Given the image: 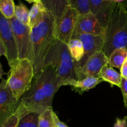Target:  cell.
Instances as JSON below:
<instances>
[{
	"label": "cell",
	"mask_w": 127,
	"mask_h": 127,
	"mask_svg": "<svg viewBox=\"0 0 127 127\" xmlns=\"http://www.w3.org/2000/svg\"><path fill=\"white\" fill-rule=\"evenodd\" d=\"M68 49L74 62H80L84 55V49L81 41L78 38L72 37L68 43Z\"/></svg>",
	"instance_id": "ac0fdd59"
},
{
	"label": "cell",
	"mask_w": 127,
	"mask_h": 127,
	"mask_svg": "<svg viewBox=\"0 0 127 127\" xmlns=\"http://www.w3.org/2000/svg\"><path fill=\"white\" fill-rule=\"evenodd\" d=\"M124 3H125V6H126V7H127V1H126V2H124Z\"/></svg>",
	"instance_id": "d6a6232c"
},
{
	"label": "cell",
	"mask_w": 127,
	"mask_h": 127,
	"mask_svg": "<svg viewBox=\"0 0 127 127\" xmlns=\"http://www.w3.org/2000/svg\"><path fill=\"white\" fill-rule=\"evenodd\" d=\"M25 1H27L29 3H32V2H38V1H41L42 0H25Z\"/></svg>",
	"instance_id": "4dcf8cb0"
},
{
	"label": "cell",
	"mask_w": 127,
	"mask_h": 127,
	"mask_svg": "<svg viewBox=\"0 0 127 127\" xmlns=\"http://www.w3.org/2000/svg\"><path fill=\"white\" fill-rule=\"evenodd\" d=\"M47 11L54 16L56 21L63 16L69 5V0H42Z\"/></svg>",
	"instance_id": "9a60e30c"
},
{
	"label": "cell",
	"mask_w": 127,
	"mask_h": 127,
	"mask_svg": "<svg viewBox=\"0 0 127 127\" xmlns=\"http://www.w3.org/2000/svg\"><path fill=\"white\" fill-rule=\"evenodd\" d=\"M53 115L56 127H68L64 123H63V122H62L59 119H58V116H57V115L55 114V112L54 111H53Z\"/></svg>",
	"instance_id": "83f0119b"
},
{
	"label": "cell",
	"mask_w": 127,
	"mask_h": 127,
	"mask_svg": "<svg viewBox=\"0 0 127 127\" xmlns=\"http://www.w3.org/2000/svg\"><path fill=\"white\" fill-rule=\"evenodd\" d=\"M102 81H103L99 77L89 76L81 80L74 79L69 81L66 83L65 86H71L72 90L79 94H82L84 92L95 88Z\"/></svg>",
	"instance_id": "5bb4252c"
},
{
	"label": "cell",
	"mask_w": 127,
	"mask_h": 127,
	"mask_svg": "<svg viewBox=\"0 0 127 127\" xmlns=\"http://www.w3.org/2000/svg\"><path fill=\"white\" fill-rule=\"evenodd\" d=\"M14 17L22 23L29 26V11L22 2L15 6Z\"/></svg>",
	"instance_id": "7402d4cb"
},
{
	"label": "cell",
	"mask_w": 127,
	"mask_h": 127,
	"mask_svg": "<svg viewBox=\"0 0 127 127\" xmlns=\"http://www.w3.org/2000/svg\"><path fill=\"white\" fill-rule=\"evenodd\" d=\"M114 127H127V116L124 117L123 119L117 118Z\"/></svg>",
	"instance_id": "4316f807"
},
{
	"label": "cell",
	"mask_w": 127,
	"mask_h": 127,
	"mask_svg": "<svg viewBox=\"0 0 127 127\" xmlns=\"http://www.w3.org/2000/svg\"><path fill=\"white\" fill-rule=\"evenodd\" d=\"M104 32L105 26L102 24L94 14L90 12L79 15L73 35L80 33L104 35Z\"/></svg>",
	"instance_id": "7c38bea8"
},
{
	"label": "cell",
	"mask_w": 127,
	"mask_h": 127,
	"mask_svg": "<svg viewBox=\"0 0 127 127\" xmlns=\"http://www.w3.org/2000/svg\"><path fill=\"white\" fill-rule=\"evenodd\" d=\"M122 93L123 98H124V105L127 109V79L122 78L121 86H120Z\"/></svg>",
	"instance_id": "484cf974"
},
{
	"label": "cell",
	"mask_w": 127,
	"mask_h": 127,
	"mask_svg": "<svg viewBox=\"0 0 127 127\" xmlns=\"http://www.w3.org/2000/svg\"><path fill=\"white\" fill-rule=\"evenodd\" d=\"M20 102L21 99L14 95L7 80L2 79L0 84V124L16 112Z\"/></svg>",
	"instance_id": "9c48e42d"
},
{
	"label": "cell",
	"mask_w": 127,
	"mask_h": 127,
	"mask_svg": "<svg viewBox=\"0 0 127 127\" xmlns=\"http://www.w3.org/2000/svg\"><path fill=\"white\" fill-rule=\"evenodd\" d=\"M15 6L14 0H0L1 14L9 20L15 16Z\"/></svg>",
	"instance_id": "ffe728a7"
},
{
	"label": "cell",
	"mask_w": 127,
	"mask_h": 127,
	"mask_svg": "<svg viewBox=\"0 0 127 127\" xmlns=\"http://www.w3.org/2000/svg\"><path fill=\"white\" fill-rule=\"evenodd\" d=\"M71 7L75 9L79 14L90 12V0H69Z\"/></svg>",
	"instance_id": "cb8c5ba5"
},
{
	"label": "cell",
	"mask_w": 127,
	"mask_h": 127,
	"mask_svg": "<svg viewBox=\"0 0 127 127\" xmlns=\"http://www.w3.org/2000/svg\"><path fill=\"white\" fill-rule=\"evenodd\" d=\"M47 11L42 1L33 3L29 11V26L31 29L42 19Z\"/></svg>",
	"instance_id": "e0dca14e"
},
{
	"label": "cell",
	"mask_w": 127,
	"mask_h": 127,
	"mask_svg": "<svg viewBox=\"0 0 127 127\" xmlns=\"http://www.w3.org/2000/svg\"><path fill=\"white\" fill-rule=\"evenodd\" d=\"M62 83L51 66H47L35 76L31 88L21 98L16 112L20 119L31 113L40 114L52 109L53 97Z\"/></svg>",
	"instance_id": "6da1fadb"
},
{
	"label": "cell",
	"mask_w": 127,
	"mask_h": 127,
	"mask_svg": "<svg viewBox=\"0 0 127 127\" xmlns=\"http://www.w3.org/2000/svg\"><path fill=\"white\" fill-rule=\"evenodd\" d=\"M55 21L54 16L47 11L42 19L31 29L35 76L44 68L46 57L56 40Z\"/></svg>",
	"instance_id": "7a4b0ae2"
},
{
	"label": "cell",
	"mask_w": 127,
	"mask_h": 127,
	"mask_svg": "<svg viewBox=\"0 0 127 127\" xmlns=\"http://www.w3.org/2000/svg\"><path fill=\"white\" fill-rule=\"evenodd\" d=\"M72 37H76L80 40L83 44L84 49V55L80 62L76 63V68H81L86 62V61L93 56L94 53L99 51L102 50L104 44V35H95L87 33H80L73 35Z\"/></svg>",
	"instance_id": "8fae6325"
},
{
	"label": "cell",
	"mask_w": 127,
	"mask_h": 127,
	"mask_svg": "<svg viewBox=\"0 0 127 127\" xmlns=\"http://www.w3.org/2000/svg\"><path fill=\"white\" fill-rule=\"evenodd\" d=\"M16 41L19 58L28 59L33 63V54L31 40V28L14 17L10 20Z\"/></svg>",
	"instance_id": "8992f818"
},
{
	"label": "cell",
	"mask_w": 127,
	"mask_h": 127,
	"mask_svg": "<svg viewBox=\"0 0 127 127\" xmlns=\"http://www.w3.org/2000/svg\"><path fill=\"white\" fill-rule=\"evenodd\" d=\"M107 64H109V58L102 50L99 51L90 57L84 66L76 68V74L78 80L89 76L99 77L100 71Z\"/></svg>",
	"instance_id": "30bf717a"
},
{
	"label": "cell",
	"mask_w": 127,
	"mask_h": 127,
	"mask_svg": "<svg viewBox=\"0 0 127 127\" xmlns=\"http://www.w3.org/2000/svg\"><path fill=\"white\" fill-rule=\"evenodd\" d=\"M0 41L2 42L7 52V59L10 68L14 66L19 61L16 41L12 31L10 20L0 15Z\"/></svg>",
	"instance_id": "52a82bcc"
},
{
	"label": "cell",
	"mask_w": 127,
	"mask_h": 127,
	"mask_svg": "<svg viewBox=\"0 0 127 127\" xmlns=\"http://www.w3.org/2000/svg\"><path fill=\"white\" fill-rule=\"evenodd\" d=\"M20 118L16 112L0 124V127H17Z\"/></svg>",
	"instance_id": "d4e9b609"
},
{
	"label": "cell",
	"mask_w": 127,
	"mask_h": 127,
	"mask_svg": "<svg viewBox=\"0 0 127 127\" xmlns=\"http://www.w3.org/2000/svg\"><path fill=\"white\" fill-rule=\"evenodd\" d=\"M79 15L75 9L69 6L63 16L55 21V35L57 40L68 45L73 35Z\"/></svg>",
	"instance_id": "ba28073f"
},
{
	"label": "cell",
	"mask_w": 127,
	"mask_h": 127,
	"mask_svg": "<svg viewBox=\"0 0 127 127\" xmlns=\"http://www.w3.org/2000/svg\"><path fill=\"white\" fill-rule=\"evenodd\" d=\"M0 55L4 56L6 58L7 57V52H6V48L4 46L2 42L1 41H0Z\"/></svg>",
	"instance_id": "f546056e"
},
{
	"label": "cell",
	"mask_w": 127,
	"mask_h": 127,
	"mask_svg": "<svg viewBox=\"0 0 127 127\" xmlns=\"http://www.w3.org/2000/svg\"><path fill=\"white\" fill-rule=\"evenodd\" d=\"M35 77L33 63L28 59L19 60L18 63L10 68L7 84L14 95L18 99L29 90Z\"/></svg>",
	"instance_id": "5b68a950"
},
{
	"label": "cell",
	"mask_w": 127,
	"mask_h": 127,
	"mask_svg": "<svg viewBox=\"0 0 127 127\" xmlns=\"http://www.w3.org/2000/svg\"><path fill=\"white\" fill-rule=\"evenodd\" d=\"M102 51L109 58L114 50L127 49V8L124 2L113 7L105 26Z\"/></svg>",
	"instance_id": "3957f363"
},
{
	"label": "cell",
	"mask_w": 127,
	"mask_h": 127,
	"mask_svg": "<svg viewBox=\"0 0 127 127\" xmlns=\"http://www.w3.org/2000/svg\"><path fill=\"white\" fill-rule=\"evenodd\" d=\"M109 64L113 68L120 69L127 58V48H119L114 50L109 58Z\"/></svg>",
	"instance_id": "d6986e66"
},
{
	"label": "cell",
	"mask_w": 127,
	"mask_h": 127,
	"mask_svg": "<svg viewBox=\"0 0 127 127\" xmlns=\"http://www.w3.org/2000/svg\"><path fill=\"white\" fill-rule=\"evenodd\" d=\"M52 109H47L39 115L38 127H56Z\"/></svg>",
	"instance_id": "44dd1931"
},
{
	"label": "cell",
	"mask_w": 127,
	"mask_h": 127,
	"mask_svg": "<svg viewBox=\"0 0 127 127\" xmlns=\"http://www.w3.org/2000/svg\"><path fill=\"white\" fill-rule=\"evenodd\" d=\"M39 115L37 113H31L21 118L17 127H38Z\"/></svg>",
	"instance_id": "603a6c76"
},
{
	"label": "cell",
	"mask_w": 127,
	"mask_h": 127,
	"mask_svg": "<svg viewBox=\"0 0 127 127\" xmlns=\"http://www.w3.org/2000/svg\"><path fill=\"white\" fill-rule=\"evenodd\" d=\"M125 0H114V1L116 3H120V2H124Z\"/></svg>",
	"instance_id": "1f68e13d"
},
{
	"label": "cell",
	"mask_w": 127,
	"mask_h": 127,
	"mask_svg": "<svg viewBox=\"0 0 127 127\" xmlns=\"http://www.w3.org/2000/svg\"><path fill=\"white\" fill-rule=\"evenodd\" d=\"M107 1H113L114 0H106Z\"/></svg>",
	"instance_id": "836d02e7"
},
{
	"label": "cell",
	"mask_w": 127,
	"mask_h": 127,
	"mask_svg": "<svg viewBox=\"0 0 127 127\" xmlns=\"http://www.w3.org/2000/svg\"><path fill=\"white\" fill-rule=\"evenodd\" d=\"M120 74L122 78L127 79V58L120 68Z\"/></svg>",
	"instance_id": "f1b7e54d"
},
{
	"label": "cell",
	"mask_w": 127,
	"mask_h": 127,
	"mask_svg": "<svg viewBox=\"0 0 127 127\" xmlns=\"http://www.w3.org/2000/svg\"><path fill=\"white\" fill-rule=\"evenodd\" d=\"M113 1L106 0H90V11L94 14L102 24L105 26L109 19V15L115 5Z\"/></svg>",
	"instance_id": "4fadbf2b"
},
{
	"label": "cell",
	"mask_w": 127,
	"mask_h": 127,
	"mask_svg": "<svg viewBox=\"0 0 127 127\" xmlns=\"http://www.w3.org/2000/svg\"><path fill=\"white\" fill-rule=\"evenodd\" d=\"M47 66H51L54 69L62 86L69 81L77 79L74 61L68 45L57 38L46 57L44 68Z\"/></svg>",
	"instance_id": "277c9868"
},
{
	"label": "cell",
	"mask_w": 127,
	"mask_h": 127,
	"mask_svg": "<svg viewBox=\"0 0 127 127\" xmlns=\"http://www.w3.org/2000/svg\"><path fill=\"white\" fill-rule=\"evenodd\" d=\"M99 78H100L103 81L109 83L112 86H116L119 88L121 86L122 81L121 74L118 73L109 64H107L102 69L99 74Z\"/></svg>",
	"instance_id": "2e32d148"
}]
</instances>
